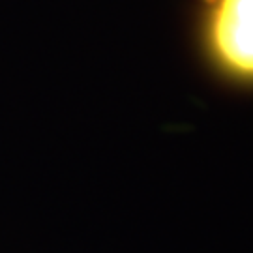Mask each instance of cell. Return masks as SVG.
Listing matches in <instances>:
<instances>
[{"mask_svg": "<svg viewBox=\"0 0 253 253\" xmlns=\"http://www.w3.org/2000/svg\"><path fill=\"white\" fill-rule=\"evenodd\" d=\"M197 38L217 77L253 88V0H197Z\"/></svg>", "mask_w": 253, "mask_h": 253, "instance_id": "1", "label": "cell"}]
</instances>
